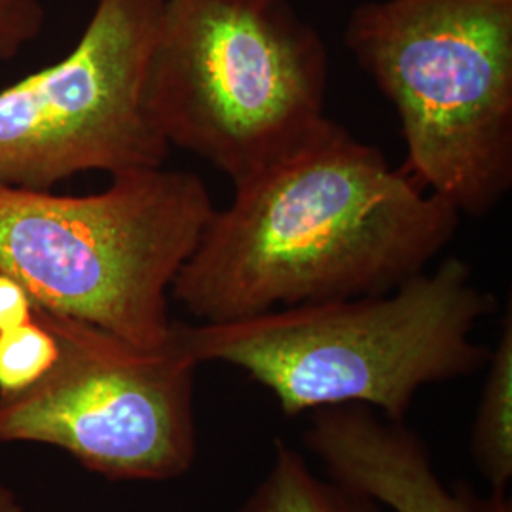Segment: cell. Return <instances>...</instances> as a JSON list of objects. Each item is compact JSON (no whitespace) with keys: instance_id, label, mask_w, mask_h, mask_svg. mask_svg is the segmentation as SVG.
Listing matches in <instances>:
<instances>
[{"instance_id":"obj_1","label":"cell","mask_w":512,"mask_h":512,"mask_svg":"<svg viewBox=\"0 0 512 512\" xmlns=\"http://www.w3.org/2000/svg\"><path fill=\"white\" fill-rule=\"evenodd\" d=\"M234 188L171 287L200 323L393 291L427 270L461 217L336 122Z\"/></svg>"},{"instance_id":"obj_2","label":"cell","mask_w":512,"mask_h":512,"mask_svg":"<svg viewBox=\"0 0 512 512\" xmlns=\"http://www.w3.org/2000/svg\"><path fill=\"white\" fill-rule=\"evenodd\" d=\"M495 300L467 262L450 256L393 291L298 304L220 323L173 321L196 365L236 366L287 414L368 406L403 421L427 385L484 368L473 334Z\"/></svg>"},{"instance_id":"obj_3","label":"cell","mask_w":512,"mask_h":512,"mask_svg":"<svg viewBox=\"0 0 512 512\" xmlns=\"http://www.w3.org/2000/svg\"><path fill=\"white\" fill-rule=\"evenodd\" d=\"M110 177L90 196L0 183V272L42 310L160 348L173 329V281L215 207L190 171L162 165Z\"/></svg>"},{"instance_id":"obj_4","label":"cell","mask_w":512,"mask_h":512,"mask_svg":"<svg viewBox=\"0 0 512 512\" xmlns=\"http://www.w3.org/2000/svg\"><path fill=\"white\" fill-rule=\"evenodd\" d=\"M329 54L287 0H165L148 110L169 147L234 184L329 128Z\"/></svg>"},{"instance_id":"obj_5","label":"cell","mask_w":512,"mask_h":512,"mask_svg":"<svg viewBox=\"0 0 512 512\" xmlns=\"http://www.w3.org/2000/svg\"><path fill=\"white\" fill-rule=\"evenodd\" d=\"M346 44L401 120L404 169L459 215L512 184V0L357 6Z\"/></svg>"},{"instance_id":"obj_6","label":"cell","mask_w":512,"mask_h":512,"mask_svg":"<svg viewBox=\"0 0 512 512\" xmlns=\"http://www.w3.org/2000/svg\"><path fill=\"white\" fill-rule=\"evenodd\" d=\"M59 357L38 384L0 395V442H40L110 480H171L198 454L194 372L173 329L160 348L35 304Z\"/></svg>"},{"instance_id":"obj_7","label":"cell","mask_w":512,"mask_h":512,"mask_svg":"<svg viewBox=\"0 0 512 512\" xmlns=\"http://www.w3.org/2000/svg\"><path fill=\"white\" fill-rule=\"evenodd\" d=\"M165 0H95L69 54L0 92V183L27 190L86 171L162 167L171 147L148 110Z\"/></svg>"},{"instance_id":"obj_8","label":"cell","mask_w":512,"mask_h":512,"mask_svg":"<svg viewBox=\"0 0 512 512\" xmlns=\"http://www.w3.org/2000/svg\"><path fill=\"white\" fill-rule=\"evenodd\" d=\"M304 444L325 475L387 512H512L505 492L478 497L450 488L420 437L368 406L311 412Z\"/></svg>"},{"instance_id":"obj_9","label":"cell","mask_w":512,"mask_h":512,"mask_svg":"<svg viewBox=\"0 0 512 512\" xmlns=\"http://www.w3.org/2000/svg\"><path fill=\"white\" fill-rule=\"evenodd\" d=\"M238 512H387L365 495L321 476L283 440L274 459Z\"/></svg>"},{"instance_id":"obj_10","label":"cell","mask_w":512,"mask_h":512,"mask_svg":"<svg viewBox=\"0 0 512 512\" xmlns=\"http://www.w3.org/2000/svg\"><path fill=\"white\" fill-rule=\"evenodd\" d=\"M488 372L471 431V456L494 492L512 478V317L507 313L499 340L490 349Z\"/></svg>"},{"instance_id":"obj_11","label":"cell","mask_w":512,"mask_h":512,"mask_svg":"<svg viewBox=\"0 0 512 512\" xmlns=\"http://www.w3.org/2000/svg\"><path fill=\"white\" fill-rule=\"evenodd\" d=\"M54 332L35 311L33 321L0 332V395H16L38 384L57 363Z\"/></svg>"},{"instance_id":"obj_12","label":"cell","mask_w":512,"mask_h":512,"mask_svg":"<svg viewBox=\"0 0 512 512\" xmlns=\"http://www.w3.org/2000/svg\"><path fill=\"white\" fill-rule=\"evenodd\" d=\"M44 23L46 10L40 0H0V61L18 57Z\"/></svg>"},{"instance_id":"obj_13","label":"cell","mask_w":512,"mask_h":512,"mask_svg":"<svg viewBox=\"0 0 512 512\" xmlns=\"http://www.w3.org/2000/svg\"><path fill=\"white\" fill-rule=\"evenodd\" d=\"M35 317V302L14 277L0 272V332L16 329Z\"/></svg>"},{"instance_id":"obj_14","label":"cell","mask_w":512,"mask_h":512,"mask_svg":"<svg viewBox=\"0 0 512 512\" xmlns=\"http://www.w3.org/2000/svg\"><path fill=\"white\" fill-rule=\"evenodd\" d=\"M0 512H23L16 494L0 482Z\"/></svg>"}]
</instances>
